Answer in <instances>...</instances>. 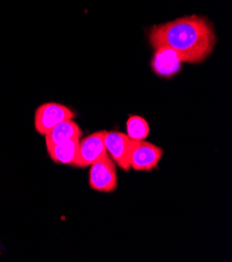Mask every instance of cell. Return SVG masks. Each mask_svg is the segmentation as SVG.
<instances>
[{"label":"cell","mask_w":232,"mask_h":262,"mask_svg":"<svg viewBox=\"0 0 232 262\" xmlns=\"http://www.w3.org/2000/svg\"><path fill=\"white\" fill-rule=\"evenodd\" d=\"M74 117L75 113L67 106L55 101L45 102L35 112V129L40 135L45 136L59 123Z\"/></svg>","instance_id":"cell-3"},{"label":"cell","mask_w":232,"mask_h":262,"mask_svg":"<svg viewBox=\"0 0 232 262\" xmlns=\"http://www.w3.org/2000/svg\"><path fill=\"white\" fill-rule=\"evenodd\" d=\"M89 184L98 192L112 193L118 188V176L115 162L108 152L90 165Z\"/></svg>","instance_id":"cell-2"},{"label":"cell","mask_w":232,"mask_h":262,"mask_svg":"<svg viewBox=\"0 0 232 262\" xmlns=\"http://www.w3.org/2000/svg\"><path fill=\"white\" fill-rule=\"evenodd\" d=\"M126 129V135L132 141L145 140L150 133V127L147 120L138 115L130 116V118L127 119Z\"/></svg>","instance_id":"cell-10"},{"label":"cell","mask_w":232,"mask_h":262,"mask_svg":"<svg viewBox=\"0 0 232 262\" xmlns=\"http://www.w3.org/2000/svg\"><path fill=\"white\" fill-rule=\"evenodd\" d=\"M80 140L81 139H73L46 146L51 160L58 164L72 166L79 151Z\"/></svg>","instance_id":"cell-9"},{"label":"cell","mask_w":232,"mask_h":262,"mask_svg":"<svg viewBox=\"0 0 232 262\" xmlns=\"http://www.w3.org/2000/svg\"><path fill=\"white\" fill-rule=\"evenodd\" d=\"M105 144L107 152L115 164H117L122 170H130L131 139L127 137V135L121 132H106Z\"/></svg>","instance_id":"cell-6"},{"label":"cell","mask_w":232,"mask_h":262,"mask_svg":"<svg viewBox=\"0 0 232 262\" xmlns=\"http://www.w3.org/2000/svg\"><path fill=\"white\" fill-rule=\"evenodd\" d=\"M106 130H99L80 140L79 151L73 167L86 168L107 152L105 144Z\"/></svg>","instance_id":"cell-5"},{"label":"cell","mask_w":232,"mask_h":262,"mask_svg":"<svg viewBox=\"0 0 232 262\" xmlns=\"http://www.w3.org/2000/svg\"><path fill=\"white\" fill-rule=\"evenodd\" d=\"M164 155L162 147L145 140L132 141L130 150L131 168L137 171H150L161 162Z\"/></svg>","instance_id":"cell-4"},{"label":"cell","mask_w":232,"mask_h":262,"mask_svg":"<svg viewBox=\"0 0 232 262\" xmlns=\"http://www.w3.org/2000/svg\"><path fill=\"white\" fill-rule=\"evenodd\" d=\"M83 135L84 133L80 125L74 121V119H70L56 125L44 137L46 146H49L73 139H82Z\"/></svg>","instance_id":"cell-8"},{"label":"cell","mask_w":232,"mask_h":262,"mask_svg":"<svg viewBox=\"0 0 232 262\" xmlns=\"http://www.w3.org/2000/svg\"><path fill=\"white\" fill-rule=\"evenodd\" d=\"M149 41L154 49L168 47L174 50L183 63L198 64L213 54L217 36L208 19L193 15L154 25Z\"/></svg>","instance_id":"cell-1"},{"label":"cell","mask_w":232,"mask_h":262,"mask_svg":"<svg viewBox=\"0 0 232 262\" xmlns=\"http://www.w3.org/2000/svg\"><path fill=\"white\" fill-rule=\"evenodd\" d=\"M183 61L176 52L168 47L156 48L151 60V68L157 75L171 78L182 69Z\"/></svg>","instance_id":"cell-7"}]
</instances>
